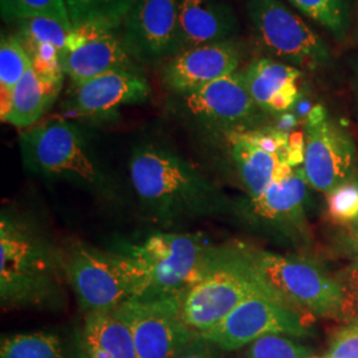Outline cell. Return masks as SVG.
Listing matches in <instances>:
<instances>
[{"mask_svg": "<svg viewBox=\"0 0 358 358\" xmlns=\"http://www.w3.org/2000/svg\"><path fill=\"white\" fill-rule=\"evenodd\" d=\"M64 83V76L41 75L31 68L13 90L11 108L3 122L15 128L35 127L53 103Z\"/></svg>", "mask_w": 358, "mask_h": 358, "instance_id": "7402d4cb", "label": "cell"}, {"mask_svg": "<svg viewBox=\"0 0 358 358\" xmlns=\"http://www.w3.org/2000/svg\"><path fill=\"white\" fill-rule=\"evenodd\" d=\"M0 13L4 22L17 23L38 16H51L72 24L65 0H0Z\"/></svg>", "mask_w": 358, "mask_h": 358, "instance_id": "83f0119b", "label": "cell"}, {"mask_svg": "<svg viewBox=\"0 0 358 358\" xmlns=\"http://www.w3.org/2000/svg\"><path fill=\"white\" fill-rule=\"evenodd\" d=\"M19 146L29 173L66 182L105 203H121L120 183L99 158L87 133L75 122L53 118L24 129Z\"/></svg>", "mask_w": 358, "mask_h": 358, "instance_id": "3957f363", "label": "cell"}, {"mask_svg": "<svg viewBox=\"0 0 358 358\" xmlns=\"http://www.w3.org/2000/svg\"><path fill=\"white\" fill-rule=\"evenodd\" d=\"M308 182L303 169L275 180L260 196L250 198V213L263 223L280 230H297L304 223Z\"/></svg>", "mask_w": 358, "mask_h": 358, "instance_id": "ffe728a7", "label": "cell"}, {"mask_svg": "<svg viewBox=\"0 0 358 358\" xmlns=\"http://www.w3.org/2000/svg\"><path fill=\"white\" fill-rule=\"evenodd\" d=\"M77 338L56 332L13 333L1 337L0 358H76Z\"/></svg>", "mask_w": 358, "mask_h": 358, "instance_id": "603a6c76", "label": "cell"}, {"mask_svg": "<svg viewBox=\"0 0 358 358\" xmlns=\"http://www.w3.org/2000/svg\"><path fill=\"white\" fill-rule=\"evenodd\" d=\"M328 217L336 224L348 227L358 223V182L355 177L328 194Z\"/></svg>", "mask_w": 358, "mask_h": 358, "instance_id": "f546056e", "label": "cell"}, {"mask_svg": "<svg viewBox=\"0 0 358 358\" xmlns=\"http://www.w3.org/2000/svg\"><path fill=\"white\" fill-rule=\"evenodd\" d=\"M137 0H65L72 26L90 22L121 24Z\"/></svg>", "mask_w": 358, "mask_h": 358, "instance_id": "484cf974", "label": "cell"}, {"mask_svg": "<svg viewBox=\"0 0 358 358\" xmlns=\"http://www.w3.org/2000/svg\"><path fill=\"white\" fill-rule=\"evenodd\" d=\"M121 24L90 22L73 27L64 53V73L72 87L112 71H140L129 52Z\"/></svg>", "mask_w": 358, "mask_h": 358, "instance_id": "4fadbf2b", "label": "cell"}, {"mask_svg": "<svg viewBox=\"0 0 358 358\" xmlns=\"http://www.w3.org/2000/svg\"><path fill=\"white\" fill-rule=\"evenodd\" d=\"M257 294L275 296L239 245L214 247L201 276L180 296V319L192 332L202 334L215 328L244 300Z\"/></svg>", "mask_w": 358, "mask_h": 358, "instance_id": "5b68a950", "label": "cell"}, {"mask_svg": "<svg viewBox=\"0 0 358 358\" xmlns=\"http://www.w3.org/2000/svg\"><path fill=\"white\" fill-rule=\"evenodd\" d=\"M243 358H310L312 350L294 337L267 334L243 348Z\"/></svg>", "mask_w": 358, "mask_h": 358, "instance_id": "f1b7e54d", "label": "cell"}, {"mask_svg": "<svg viewBox=\"0 0 358 358\" xmlns=\"http://www.w3.org/2000/svg\"><path fill=\"white\" fill-rule=\"evenodd\" d=\"M63 263L68 287L84 313L115 310L134 297L128 260L117 251L76 242L63 247Z\"/></svg>", "mask_w": 358, "mask_h": 358, "instance_id": "9c48e42d", "label": "cell"}, {"mask_svg": "<svg viewBox=\"0 0 358 358\" xmlns=\"http://www.w3.org/2000/svg\"><path fill=\"white\" fill-rule=\"evenodd\" d=\"M346 235H348V241H349L350 247L358 252V223L349 226Z\"/></svg>", "mask_w": 358, "mask_h": 358, "instance_id": "836d02e7", "label": "cell"}, {"mask_svg": "<svg viewBox=\"0 0 358 358\" xmlns=\"http://www.w3.org/2000/svg\"><path fill=\"white\" fill-rule=\"evenodd\" d=\"M121 31L127 48L140 64L170 60L179 52L178 0H137Z\"/></svg>", "mask_w": 358, "mask_h": 358, "instance_id": "5bb4252c", "label": "cell"}, {"mask_svg": "<svg viewBox=\"0 0 358 358\" xmlns=\"http://www.w3.org/2000/svg\"><path fill=\"white\" fill-rule=\"evenodd\" d=\"M222 352V349L207 341L201 334H196L176 358H223Z\"/></svg>", "mask_w": 358, "mask_h": 358, "instance_id": "d6a6232c", "label": "cell"}, {"mask_svg": "<svg viewBox=\"0 0 358 358\" xmlns=\"http://www.w3.org/2000/svg\"><path fill=\"white\" fill-rule=\"evenodd\" d=\"M356 155L349 131L328 117L324 106L312 108L304 131L303 171L308 185L328 195L353 178Z\"/></svg>", "mask_w": 358, "mask_h": 358, "instance_id": "8fae6325", "label": "cell"}, {"mask_svg": "<svg viewBox=\"0 0 358 358\" xmlns=\"http://www.w3.org/2000/svg\"><path fill=\"white\" fill-rule=\"evenodd\" d=\"M252 268L275 296L300 313L337 316L341 289L337 278L300 256L280 255L239 245Z\"/></svg>", "mask_w": 358, "mask_h": 358, "instance_id": "8992f818", "label": "cell"}, {"mask_svg": "<svg viewBox=\"0 0 358 358\" xmlns=\"http://www.w3.org/2000/svg\"><path fill=\"white\" fill-rule=\"evenodd\" d=\"M310 358H322V357H313V356H312V357Z\"/></svg>", "mask_w": 358, "mask_h": 358, "instance_id": "8d00e7d4", "label": "cell"}, {"mask_svg": "<svg viewBox=\"0 0 358 358\" xmlns=\"http://www.w3.org/2000/svg\"><path fill=\"white\" fill-rule=\"evenodd\" d=\"M150 85L140 71H112L72 87L64 103L71 115L92 121L112 120L122 106L150 97Z\"/></svg>", "mask_w": 358, "mask_h": 358, "instance_id": "2e32d148", "label": "cell"}, {"mask_svg": "<svg viewBox=\"0 0 358 358\" xmlns=\"http://www.w3.org/2000/svg\"><path fill=\"white\" fill-rule=\"evenodd\" d=\"M77 344L92 358H138L128 325L113 310L85 313Z\"/></svg>", "mask_w": 358, "mask_h": 358, "instance_id": "44dd1931", "label": "cell"}, {"mask_svg": "<svg viewBox=\"0 0 358 358\" xmlns=\"http://www.w3.org/2000/svg\"><path fill=\"white\" fill-rule=\"evenodd\" d=\"M353 177H355V179H356V180L358 182V171L356 173V174H355V176H353Z\"/></svg>", "mask_w": 358, "mask_h": 358, "instance_id": "d590c367", "label": "cell"}, {"mask_svg": "<svg viewBox=\"0 0 358 358\" xmlns=\"http://www.w3.org/2000/svg\"><path fill=\"white\" fill-rule=\"evenodd\" d=\"M66 285L63 247L53 243L35 219L1 210V308L60 310L66 304Z\"/></svg>", "mask_w": 358, "mask_h": 358, "instance_id": "6da1fadb", "label": "cell"}, {"mask_svg": "<svg viewBox=\"0 0 358 358\" xmlns=\"http://www.w3.org/2000/svg\"><path fill=\"white\" fill-rule=\"evenodd\" d=\"M341 289V303L337 317L358 321V259L349 264L337 278Z\"/></svg>", "mask_w": 358, "mask_h": 358, "instance_id": "4dcf8cb0", "label": "cell"}, {"mask_svg": "<svg viewBox=\"0 0 358 358\" xmlns=\"http://www.w3.org/2000/svg\"><path fill=\"white\" fill-rule=\"evenodd\" d=\"M309 333L303 313L273 294H257L244 300L215 328L201 336L223 352H234L267 334L306 337Z\"/></svg>", "mask_w": 358, "mask_h": 358, "instance_id": "30bf717a", "label": "cell"}, {"mask_svg": "<svg viewBox=\"0 0 358 358\" xmlns=\"http://www.w3.org/2000/svg\"><path fill=\"white\" fill-rule=\"evenodd\" d=\"M243 57V45L234 38L205 44L173 56L164 65L161 77L173 93L190 92L238 72Z\"/></svg>", "mask_w": 358, "mask_h": 358, "instance_id": "e0dca14e", "label": "cell"}, {"mask_svg": "<svg viewBox=\"0 0 358 358\" xmlns=\"http://www.w3.org/2000/svg\"><path fill=\"white\" fill-rule=\"evenodd\" d=\"M77 345H78V344H77ZM76 358H92V357H90V356H87V355H85V353H84V352H83V350H81V349H80V348H78V353H77Z\"/></svg>", "mask_w": 358, "mask_h": 358, "instance_id": "e575fe53", "label": "cell"}, {"mask_svg": "<svg viewBox=\"0 0 358 358\" xmlns=\"http://www.w3.org/2000/svg\"><path fill=\"white\" fill-rule=\"evenodd\" d=\"M173 94L174 115L201 136L264 128L266 113L250 96L239 71L202 88Z\"/></svg>", "mask_w": 358, "mask_h": 358, "instance_id": "52a82bcc", "label": "cell"}, {"mask_svg": "<svg viewBox=\"0 0 358 358\" xmlns=\"http://www.w3.org/2000/svg\"><path fill=\"white\" fill-rule=\"evenodd\" d=\"M322 358H325V357H322Z\"/></svg>", "mask_w": 358, "mask_h": 358, "instance_id": "f35d334b", "label": "cell"}, {"mask_svg": "<svg viewBox=\"0 0 358 358\" xmlns=\"http://www.w3.org/2000/svg\"><path fill=\"white\" fill-rule=\"evenodd\" d=\"M31 68H32V62L19 36L17 35L1 36V43H0L1 121L10 112L13 90Z\"/></svg>", "mask_w": 358, "mask_h": 358, "instance_id": "cb8c5ba5", "label": "cell"}, {"mask_svg": "<svg viewBox=\"0 0 358 358\" xmlns=\"http://www.w3.org/2000/svg\"><path fill=\"white\" fill-rule=\"evenodd\" d=\"M245 11L257 43L272 59L301 71L332 63L324 38L280 0H245Z\"/></svg>", "mask_w": 358, "mask_h": 358, "instance_id": "ba28073f", "label": "cell"}, {"mask_svg": "<svg viewBox=\"0 0 358 358\" xmlns=\"http://www.w3.org/2000/svg\"><path fill=\"white\" fill-rule=\"evenodd\" d=\"M17 36L23 43L51 44L65 53L69 34L73 26L51 16H38L17 22Z\"/></svg>", "mask_w": 358, "mask_h": 358, "instance_id": "4316f807", "label": "cell"}, {"mask_svg": "<svg viewBox=\"0 0 358 358\" xmlns=\"http://www.w3.org/2000/svg\"><path fill=\"white\" fill-rule=\"evenodd\" d=\"M214 245L203 236L182 232H157L138 244L115 251L128 260L140 300L179 297L195 282Z\"/></svg>", "mask_w": 358, "mask_h": 358, "instance_id": "277c9868", "label": "cell"}, {"mask_svg": "<svg viewBox=\"0 0 358 358\" xmlns=\"http://www.w3.org/2000/svg\"><path fill=\"white\" fill-rule=\"evenodd\" d=\"M130 182L146 217L161 226L217 215L222 192L177 152L141 143L129 161Z\"/></svg>", "mask_w": 358, "mask_h": 358, "instance_id": "7a4b0ae2", "label": "cell"}, {"mask_svg": "<svg viewBox=\"0 0 358 358\" xmlns=\"http://www.w3.org/2000/svg\"><path fill=\"white\" fill-rule=\"evenodd\" d=\"M357 75H358V71H357Z\"/></svg>", "mask_w": 358, "mask_h": 358, "instance_id": "74e56055", "label": "cell"}, {"mask_svg": "<svg viewBox=\"0 0 358 358\" xmlns=\"http://www.w3.org/2000/svg\"><path fill=\"white\" fill-rule=\"evenodd\" d=\"M296 10L325 28L333 38H345L352 22L353 0H288Z\"/></svg>", "mask_w": 358, "mask_h": 358, "instance_id": "d4e9b609", "label": "cell"}, {"mask_svg": "<svg viewBox=\"0 0 358 358\" xmlns=\"http://www.w3.org/2000/svg\"><path fill=\"white\" fill-rule=\"evenodd\" d=\"M180 296L130 299L115 309L130 329L138 358H176L198 333L180 319Z\"/></svg>", "mask_w": 358, "mask_h": 358, "instance_id": "7c38bea8", "label": "cell"}, {"mask_svg": "<svg viewBox=\"0 0 358 358\" xmlns=\"http://www.w3.org/2000/svg\"><path fill=\"white\" fill-rule=\"evenodd\" d=\"M325 358H358V321L348 322L336 333Z\"/></svg>", "mask_w": 358, "mask_h": 358, "instance_id": "1f68e13d", "label": "cell"}, {"mask_svg": "<svg viewBox=\"0 0 358 358\" xmlns=\"http://www.w3.org/2000/svg\"><path fill=\"white\" fill-rule=\"evenodd\" d=\"M239 29L236 15L224 1L178 0L179 52L231 40Z\"/></svg>", "mask_w": 358, "mask_h": 358, "instance_id": "d6986e66", "label": "cell"}, {"mask_svg": "<svg viewBox=\"0 0 358 358\" xmlns=\"http://www.w3.org/2000/svg\"><path fill=\"white\" fill-rule=\"evenodd\" d=\"M244 85L266 115L284 113L299 99L303 71L272 57L260 56L239 69Z\"/></svg>", "mask_w": 358, "mask_h": 358, "instance_id": "ac0fdd59", "label": "cell"}, {"mask_svg": "<svg viewBox=\"0 0 358 358\" xmlns=\"http://www.w3.org/2000/svg\"><path fill=\"white\" fill-rule=\"evenodd\" d=\"M201 137L206 148L220 153L251 199L260 196L275 180L287 177L294 169L280 155L259 146L251 130Z\"/></svg>", "mask_w": 358, "mask_h": 358, "instance_id": "9a60e30c", "label": "cell"}]
</instances>
